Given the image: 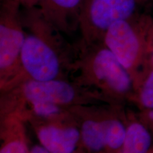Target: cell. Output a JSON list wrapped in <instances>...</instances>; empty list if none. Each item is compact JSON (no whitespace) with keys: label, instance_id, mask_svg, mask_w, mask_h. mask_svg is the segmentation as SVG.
<instances>
[{"label":"cell","instance_id":"6da1fadb","mask_svg":"<svg viewBox=\"0 0 153 153\" xmlns=\"http://www.w3.org/2000/svg\"><path fill=\"white\" fill-rule=\"evenodd\" d=\"M103 43L134 77L148 62L153 50V18L138 12L115 23L105 33Z\"/></svg>","mask_w":153,"mask_h":153},{"label":"cell","instance_id":"7a4b0ae2","mask_svg":"<svg viewBox=\"0 0 153 153\" xmlns=\"http://www.w3.org/2000/svg\"><path fill=\"white\" fill-rule=\"evenodd\" d=\"M141 6L137 0H86L79 27L87 45L102 43L113 24L136 14Z\"/></svg>","mask_w":153,"mask_h":153},{"label":"cell","instance_id":"3957f363","mask_svg":"<svg viewBox=\"0 0 153 153\" xmlns=\"http://www.w3.org/2000/svg\"><path fill=\"white\" fill-rule=\"evenodd\" d=\"M22 0H0V72L1 76L16 74L26 39L22 19Z\"/></svg>","mask_w":153,"mask_h":153},{"label":"cell","instance_id":"277c9868","mask_svg":"<svg viewBox=\"0 0 153 153\" xmlns=\"http://www.w3.org/2000/svg\"><path fill=\"white\" fill-rule=\"evenodd\" d=\"M89 48L83 63L98 81L118 95H128L134 87V77L124 68L114 53L99 43Z\"/></svg>","mask_w":153,"mask_h":153},{"label":"cell","instance_id":"5b68a950","mask_svg":"<svg viewBox=\"0 0 153 153\" xmlns=\"http://www.w3.org/2000/svg\"><path fill=\"white\" fill-rule=\"evenodd\" d=\"M34 5L57 29L72 31L79 26L85 0H22Z\"/></svg>","mask_w":153,"mask_h":153},{"label":"cell","instance_id":"8992f818","mask_svg":"<svg viewBox=\"0 0 153 153\" xmlns=\"http://www.w3.org/2000/svg\"><path fill=\"white\" fill-rule=\"evenodd\" d=\"M22 94L28 104L45 103L63 106L76 99V91L68 82L59 79L36 81L30 79L23 85Z\"/></svg>","mask_w":153,"mask_h":153},{"label":"cell","instance_id":"52a82bcc","mask_svg":"<svg viewBox=\"0 0 153 153\" xmlns=\"http://www.w3.org/2000/svg\"><path fill=\"white\" fill-rule=\"evenodd\" d=\"M40 145L50 153H75L81 133L73 126L43 125L37 130Z\"/></svg>","mask_w":153,"mask_h":153},{"label":"cell","instance_id":"ba28073f","mask_svg":"<svg viewBox=\"0 0 153 153\" xmlns=\"http://www.w3.org/2000/svg\"><path fill=\"white\" fill-rule=\"evenodd\" d=\"M152 135L148 126L141 120L131 122L118 153H152Z\"/></svg>","mask_w":153,"mask_h":153},{"label":"cell","instance_id":"9c48e42d","mask_svg":"<svg viewBox=\"0 0 153 153\" xmlns=\"http://www.w3.org/2000/svg\"><path fill=\"white\" fill-rule=\"evenodd\" d=\"M4 126L0 153H30L20 118H9Z\"/></svg>","mask_w":153,"mask_h":153},{"label":"cell","instance_id":"30bf717a","mask_svg":"<svg viewBox=\"0 0 153 153\" xmlns=\"http://www.w3.org/2000/svg\"><path fill=\"white\" fill-rule=\"evenodd\" d=\"M81 139L84 145L91 153L106 150L102 121L87 120L82 126Z\"/></svg>","mask_w":153,"mask_h":153},{"label":"cell","instance_id":"8fae6325","mask_svg":"<svg viewBox=\"0 0 153 153\" xmlns=\"http://www.w3.org/2000/svg\"><path fill=\"white\" fill-rule=\"evenodd\" d=\"M104 128L106 150L118 153L125 140L127 126L120 120L111 118L101 120Z\"/></svg>","mask_w":153,"mask_h":153},{"label":"cell","instance_id":"7c38bea8","mask_svg":"<svg viewBox=\"0 0 153 153\" xmlns=\"http://www.w3.org/2000/svg\"><path fill=\"white\" fill-rule=\"evenodd\" d=\"M137 101L144 110L153 109V66L150 67L140 85Z\"/></svg>","mask_w":153,"mask_h":153},{"label":"cell","instance_id":"4fadbf2b","mask_svg":"<svg viewBox=\"0 0 153 153\" xmlns=\"http://www.w3.org/2000/svg\"><path fill=\"white\" fill-rule=\"evenodd\" d=\"M31 110L36 116L42 118H54L60 114L61 108L58 105L45 104V103H34L30 104Z\"/></svg>","mask_w":153,"mask_h":153},{"label":"cell","instance_id":"5bb4252c","mask_svg":"<svg viewBox=\"0 0 153 153\" xmlns=\"http://www.w3.org/2000/svg\"><path fill=\"white\" fill-rule=\"evenodd\" d=\"M30 153H50L41 145H36L30 149Z\"/></svg>","mask_w":153,"mask_h":153},{"label":"cell","instance_id":"9a60e30c","mask_svg":"<svg viewBox=\"0 0 153 153\" xmlns=\"http://www.w3.org/2000/svg\"><path fill=\"white\" fill-rule=\"evenodd\" d=\"M137 1H138L141 5L143 6L153 2V0H137Z\"/></svg>","mask_w":153,"mask_h":153},{"label":"cell","instance_id":"2e32d148","mask_svg":"<svg viewBox=\"0 0 153 153\" xmlns=\"http://www.w3.org/2000/svg\"><path fill=\"white\" fill-rule=\"evenodd\" d=\"M148 62L150 63V67L153 66V50H152V53H151V55L150 56V58H149Z\"/></svg>","mask_w":153,"mask_h":153},{"label":"cell","instance_id":"e0dca14e","mask_svg":"<svg viewBox=\"0 0 153 153\" xmlns=\"http://www.w3.org/2000/svg\"><path fill=\"white\" fill-rule=\"evenodd\" d=\"M152 153H153V150H152Z\"/></svg>","mask_w":153,"mask_h":153},{"label":"cell","instance_id":"ac0fdd59","mask_svg":"<svg viewBox=\"0 0 153 153\" xmlns=\"http://www.w3.org/2000/svg\"><path fill=\"white\" fill-rule=\"evenodd\" d=\"M85 1H86V0H85Z\"/></svg>","mask_w":153,"mask_h":153}]
</instances>
